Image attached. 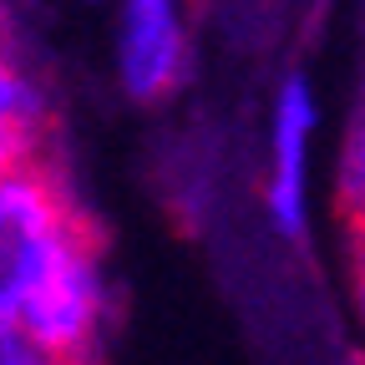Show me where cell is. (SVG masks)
<instances>
[{
	"label": "cell",
	"mask_w": 365,
	"mask_h": 365,
	"mask_svg": "<svg viewBox=\"0 0 365 365\" xmlns=\"http://www.w3.org/2000/svg\"><path fill=\"white\" fill-rule=\"evenodd\" d=\"M0 21H6V11H0Z\"/></svg>",
	"instance_id": "cell-9"
},
{
	"label": "cell",
	"mask_w": 365,
	"mask_h": 365,
	"mask_svg": "<svg viewBox=\"0 0 365 365\" xmlns=\"http://www.w3.org/2000/svg\"><path fill=\"white\" fill-rule=\"evenodd\" d=\"M340 213L350 228H365V97L355 102V122L345 132V153H340Z\"/></svg>",
	"instance_id": "cell-6"
},
{
	"label": "cell",
	"mask_w": 365,
	"mask_h": 365,
	"mask_svg": "<svg viewBox=\"0 0 365 365\" xmlns=\"http://www.w3.org/2000/svg\"><path fill=\"white\" fill-rule=\"evenodd\" d=\"M314 91L304 71H289L274 97V137H269V218L284 239H304V173H309V137H314Z\"/></svg>",
	"instance_id": "cell-4"
},
{
	"label": "cell",
	"mask_w": 365,
	"mask_h": 365,
	"mask_svg": "<svg viewBox=\"0 0 365 365\" xmlns=\"http://www.w3.org/2000/svg\"><path fill=\"white\" fill-rule=\"evenodd\" d=\"M16 325H21V335L36 350H46L51 360L86 365L91 335H97V325H102V234H97L91 218L56 254L51 274H46L41 289L26 299Z\"/></svg>",
	"instance_id": "cell-2"
},
{
	"label": "cell",
	"mask_w": 365,
	"mask_h": 365,
	"mask_svg": "<svg viewBox=\"0 0 365 365\" xmlns=\"http://www.w3.org/2000/svg\"><path fill=\"white\" fill-rule=\"evenodd\" d=\"M46 163V102L0 46V182Z\"/></svg>",
	"instance_id": "cell-5"
},
{
	"label": "cell",
	"mask_w": 365,
	"mask_h": 365,
	"mask_svg": "<svg viewBox=\"0 0 365 365\" xmlns=\"http://www.w3.org/2000/svg\"><path fill=\"white\" fill-rule=\"evenodd\" d=\"M355 234V304H360V330H365V228H350Z\"/></svg>",
	"instance_id": "cell-8"
},
{
	"label": "cell",
	"mask_w": 365,
	"mask_h": 365,
	"mask_svg": "<svg viewBox=\"0 0 365 365\" xmlns=\"http://www.w3.org/2000/svg\"><path fill=\"white\" fill-rule=\"evenodd\" d=\"M0 365H66V360H51L46 350H36L16 319H0Z\"/></svg>",
	"instance_id": "cell-7"
},
{
	"label": "cell",
	"mask_w": 365,
	"mask_h": 365,
	"mask_svg": "<svg viewBox=\"0 0 365 365\" xmlns=\"http://www.w3.org/2000/svg\"><path fill=\"white\" fill-rule=\"evenodd\" d=\"M86 223L51 163L0 182V319H21L56 254Z\"/></svg>",
	"instance_id": "cell-1"
},
{
	"label": "cell",
	"mask_w": 365,
	"mask_h": 365,
	"mask_svg": "<svg viewBox=\"0 0 365 365\" xmlns=\"http://www.w3.org/2000/svg\"><path fill=\"white\" fill-rule=\"evenodd\" d=\"M117 76L132 102H163L188 81V26L168 0H132L117 21Z\"/></svg>",
	"instance_id": "cell-3"
}]
</instances>
